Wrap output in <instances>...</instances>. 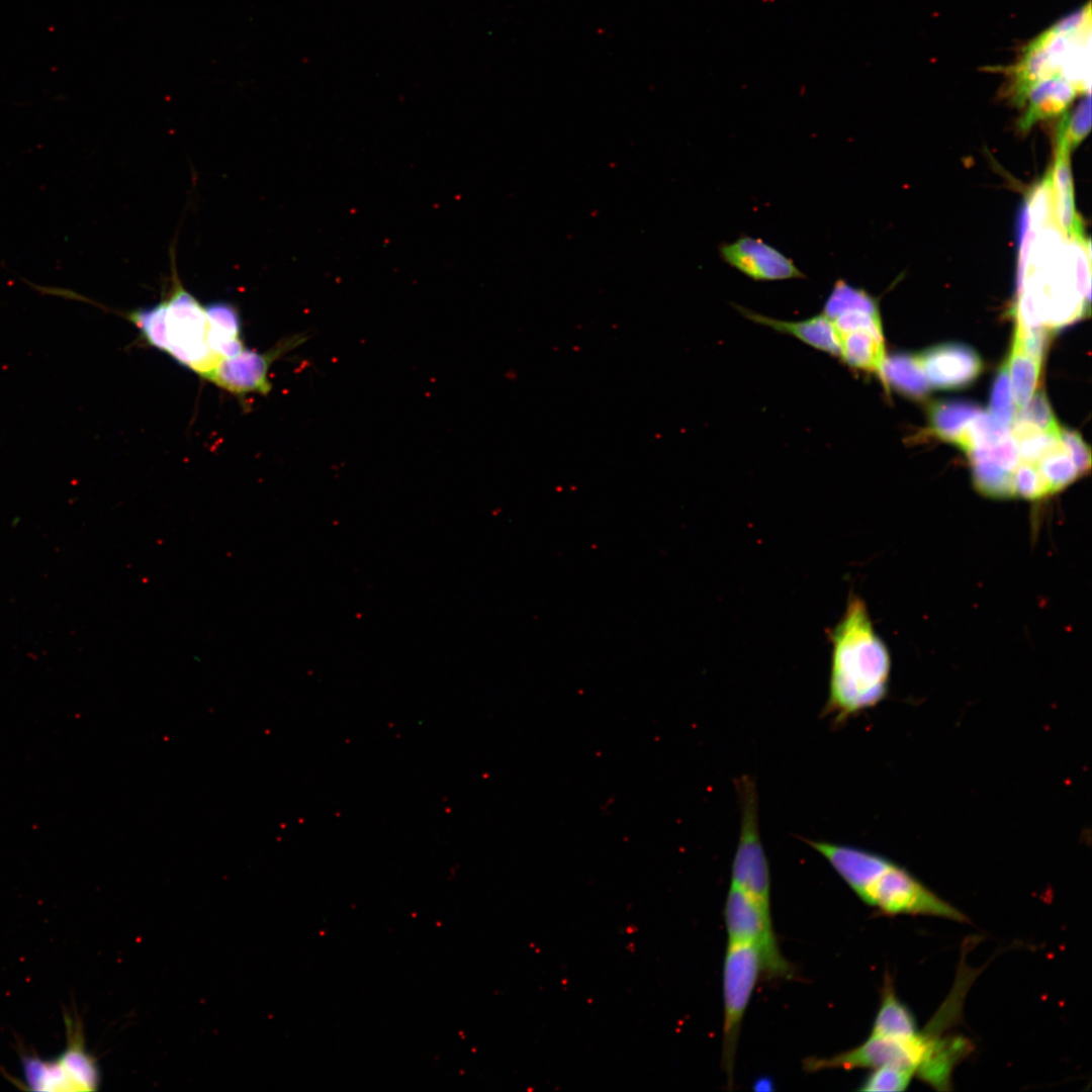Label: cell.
<instances>
[{
	"instance_id": "obj_15",
	"label": "cell",
	"mask_w": 1092,
	"mask_h": 1092,
	"mask_svg": "<svg viewBox=\"0 0 1092 1092\" xmlns=\"http://www.w3.org/2000/svg\"><path fill=\"white\" fill-rule=\"evenodd\" d=\"M67 1048L57 1059L62 1067L71 1091H94L100 1084V1071L96 1060L86 1051L79 1020L66 1017Z\"/></svg>"
},
{
	"instance_id": "obj_12",
	"label": "cell",
	"mask_w": 1092,
	"mask_h": 1092,
	"mask_svg": "<svg viewBox=\"0 0 1092 1092\" xmlns=\"http://www.w3.org/2000/svg\"><path fill=\"white\" fill-rule=\"evenodd\" d=\"M735 307L744 317L755 324L790 335L814 349L838 358L836 332L831 320L823 312L801 321H783L765 316L737 304Z\"/></svg>"
},
{
	"instance_id": "obj_25",
	"label": "cell",
	"mask_w": 1092,
	"mask_h": 1092,
	"mask_svg": "<svg viewBox=\"0 0 1092 1092\" xmlns=\"http://www.w3.org/2000/svg\"><path fill=\"white\" fill-rule=\"evenodd\" d=\"M1091 126V97L1087 93L1071 112H1065L1058 130V139L1071 149L1075 148L1089 132Z\"/></svg>"
},
{
	"instance_id": "obj_26",
	"label": "cell",
	"mask_w": 1092,
	"mask_h": 1092,
	"mask_svg": "<svg viewBox=\"0 0 1092 1092\" xmlns=\"http://www.w3.org/2000/svg\"><path fill=\"white\" fill-rule=\"evenodd\" d=\"M1017 410L1013 400L1007 361L1001 367L992 387L990 415L999 423L1010 428Z\"/></svg>"
},
{
	"instance_id": "obj_30",
	"label": "cell",
	"mask_w": 1092,
	"mask_h": 1092,
	"mask_svg": "<svg viewBox=\"0 0 1092 1092\" xmlns=\"http://www.w3.org/2000/svg\"><path fill=\"white\" fill-rule=\"evenodd\" d=\"M769 1085H770V1082H769L768 1079H759V1081L756 1083L757 1090H760V1091H761L762 1086L765 1087V1090L769 1089Z\"/></svg>"
},
{
	"instance_id": "obj_23",
	"label": "cell",
	"mask_w": 1092,
	"mask_h": 1092,
	"mask_svg": "<svg viewBox=\"0 0 1092 1092\" xmlns=\"http://www.w3.org/2000/svg\"><path fill=\"white\" fill-rule=\"evenodd\" d=\"M26 1085L34 1091H71L66 1075L56 1060L46 1061L33 1056L22 1060Z\"/></svg>"
},
{
	"instance_id": "obj_9",
	"label": "cell",
	"mask_w": 1092,
	"mask_h": 1092,
	"mask_svg": "<svg viewBox=\"0 0 1092 1092\" xmlns=\"http://www.w3.org/2000/svg\"><path fill=\"white\" fill-rule=\"evenodd\" d=\"M306 340L305 335L297 334L282 340L266 353L245 348L237 356L220 359L204 379L237 395L250 392L266 395L272 387L267 375L273 361Z\"/></svg>"
},
{
	"instance_id": "obj_6",
	"label": "cell",
	"mask_w": 1092,
	"mask_h": 1092,
	"mask_svg": "<svg viewBox=\"0 0 1092 1092\" xmlns=\"http://www.w3.org/2000/svg\"><path fill=\"white\" fill-rule=\"evenodd\" d=\"M165 301V353L204 378L221 359L208 343L209 322L205 306L177 283Z\"/></svg>"
},
{
	"instance_id": "obj_8",
	"label": "cell",
	"mask_w": 1092,
	"mask_h": 1092,
	"mask_svg": "<svg viewBox=\"0 0 1092 1092\" xmlns=\"http://www.w3.org/2000/svg\"><path fill=\"white\" fill-rule=\"evenodd\" d=\"M728 942L754 945L768 979L791 978L792 966L780 951L771 919L743 889L730 884L724 907Z\"/></svg>"
},
{
	"instance_id": "obj_28",
	"label": "cell",
	"mask_w": 1092,
	"mask_h": 1092,
	"mask_svg": "<svg viewBox=\"0 0 1092 1092\" xmlns=\"http://www.w3.org/2000/svg\"><path fill=\"white\" fill-rule=\"evenodd\" d=\"M1015 419L1027 422L1040 431L1060 434L1061 428L1042 391L1032 395L1028 403L1016 414Z\"/></svg>"
},
{
	"instance_id": "obj_24",
	"label": "cell",
	"mask_w": 1092,
	"mask_h": 1092,
	"mask_svg": "<svg viewBox=\"0 0 1092 1092\" xmlns=\"http://www.w3.org/2000/svg\"><path fill=\"white\" fill-rule=\"evenodd\" d=\"M166 301H161L128 314V320L138 328L145 341L163 352L166 348Z\"/></svg>"
},
{
	"instance_id": "obj_29",
	"label": "cell",
	"mask_w": 1092,
	"mask_h": 1092,
	"mask_svg": "<svg viewBox=\"0 0 1092 1092\" xmlns=\"http://www.w3.org/2000/svg\"><path fill=\"white\" fill-rule=\"evenodd\" d=\"M1061 439L1070 452L1072 459L1077 466V469L1081 476L1090 470L1091 467V455L1090 449L1083 441L1082 437L1072 431L1061 430Z\"/></svg>"
},
{
	"instance_id": "obj_13",
	"label": "cell",
	"mask_w": 1092,
	"mask_h": 1092,
	"mask_svg": "<svg viewBox=\"0 0 1092 1092\" xmlns=\"http://www.w3.org/2000/svg\"><path fill=\"white\" fill-rule=\"evenodd\" d=\"M835 329V328H834ZM840 361L848 367L879 374L885 361L882 327L835 329Z\"/></svg>"
},
{
	"instance_id": "obj_3",
	"label": "cell",
	"mask_w": 1092,
	"mask_h": 1092,
	"mask_svg": "<svg viewBox=\"0 0 1092 1092\" xmlns=\"http://www.w3.org/2000/svg\"><path fill=\"white\" fill-rule=\"evenodd\" d=\"M1007 73L1012 100L1019 106L1034 84L1055 77L1070 82L1080 94L1090 93V2L1030 40Z\"/></svg>"
},
{
	"instance_id": "obj_18",
	"label": "cell",
	"mask_w": 1092,
	"mask_h": 1092,
	"mask_svg": "<svg viewBox=\"0 0 1092 1092\" xmlns=\"http://www.w3.org/2000/svg\"><path fill=\"white\" fill-rule=\"evenodd\" d=\"M205 308L211 350L221 359L240 354L245 347L241 339V320L236 307L219 301L210 303Z\"/></svg>"
},
{
	"instance_id": "obj_2",
	"label": "cell",
	"mask_w": 1092,
	"mask_h": 1092,
	"mask_svg": "<svg viewBox=\"0 0 1092 1092\" xmlns=\"http://www.w3.org/2000/svg\"><path fill=\"white\" fill-rule=\"evenodd\" d=\"M831 662L828 698L822 715L835 727L878 705L887 695L889 650L877 634L862 599L850 594L845 611L828 631Z\"/></svg>"
},
{
	"instance_id": "obj_22",
	"label": "cell",
	"mask_w": 1092,
	"mask_h": 1092,
	"mask_svg": "<svg viewBox=\"0 0 1092 1092\" xmlns=\"http://www.w3.org/2000/svg\"><path fill=\"white\" fill-rule=\"evenodd\" d=\"M1037 469L1053 494L1081 477L1061 435L1060 441L1038 461Z\"/></svg>"
},
{
	"instance_id": "obj_1",
	"label": "cell",
	"mask_w": 1092,
	"mask_h": 1092,
	"mask_svg": "<svg viewBox=\"0 0 1092 1092\" xmlns=\"http://www.w3.org/2000/svg\"><path fill=\"white\" fill-rule=\"evenodd\" d=\"M1017 323L1058 328L1082 316L1090 303L1091 248L1085 236H1069L1056 215L1018 223Z\"/></svg>"
},
{
	"instance_id": "obj_7",
	"label": "cell",
	"mask_w": 1092,
	"mask_h": 1092,
	"mask_svg": "<svg viewBox=\"0 0 1092 1092\" xmlns=\"http://www.w3.org/2000/svg\"><path fill=\"white\" fill-rule=\"evenodd\" d=\"M761 972V957L754 945L728 942L723 964L722 1066L730 1088L741 1022Z\"/></svg>"
},
{
	"instance_id": "obj_16",
	"label": "cell",
	"mask_w": 1092,
	"mask_h": 1092,
	"mask_svg": "<svg viewBox=\"0 0 1092 1092\" xmlns=\"http://www.w3.org/2000/svg\"><path fill=\"white\" fill-rule=\"evenodd\" d=\"M1070 152L1071 148L1058 140L1055 162L1050 170L1055 215L1057 222L1067 235L1082 236L1084 229L1074 203Z\"/></svg>"
},
{
	"instance_id": "obj_5",
	"label": "cell",
	"mask_w": 1092,
	"mask_h": 1092,
	"mask_svg": "<svg viewBox=\"0 0 1092 1092\" xmlns=\"http://www.w3.org/2000/svg\"><path fill=\"white\" fill-rule=\"evenodd\" d=\"M740 804V831L731 868V883L743 889L764 915H770L768 861L758 829V801L755 782L743 776L735 781Z\"/></svg>"
},
{
	"instance_id": "obj_19",
	"label": "cell",
	"mask_w": 1092,
	"mask_h": 1092,
	"mask_svg": "<svg viewBox=\"0 0 1092 1092\" xmlns=\"http://www.w3.org/2000/svg\"><path fill=\"white\" fill-rule=\"evenodd\" d=\"M884 384L912 397H923L929 390L927 377L915 356L894 354L885 358L879 373Z\"/></svg>"
},
{
	"instance_id": "obj_17",
	"label": "cell",
	"mask_w": 1092,
	"mask_h": 1092,
	"mask_svg": "<svg viewBox=\"0 0 1092 1092\" xmlns=\"http://www.w3.org/2000/svg\"><path fill=\"white\" fill-rule=\"evenodd\" d=\"M920 1029L911 1009L896 995L893 980L885 976L881 1002L872 1026V1034L898 1040L914 1038Z\"/></svg>"
},
{
	"instance_id": "obj_4",
	"label": "cell",
	"mask_w": 1092,
	"mask_h": 1092,
	"mask_svg": "<svg viewBox=\"0 0 1092 1092\" xmlns=\"http://www.w3.org/2000/svg\"><path fill=\"white\" fill-rule=\"evenodd\" d=\"M851 890L867 905L887 916L925 915L969 922L960 911L905 868L876 852L863 850Z\"/></svg>"
},
{
	"instance_id": "obj_10",
	"label": "cell",
	"mask_w": 1092,
	"mask_h": 1092,
	"mask_svg": "<svg viewBox=\"0 0 1092 1092\" xmlns=\"http://www.w3.org/2000/svg\"><path fill=\"white\" fill-rule=\"evenodd\" d=\"M719 255L727 265L755 281L806 278L791 258L762 240L746 235L720 244Z\"/></svg>"
},
{
	"instance_id": "obj_20",
	"label": "cell",
	"mask_w": 1092,
	"mask_h": 1092,
	"mask_svg": "<svg viewBox=\"0 0 1092 1092\" xmlns=\"http://www.w3.org/2000/svg\"><path fill=\"white\" fill-rule=\"evenodd\" d=\"M1041 361L1012 344L1011 355L1007 360V364L1017 413L1028 403L1034 394L1040 374Z\"/></svg>"
},
{
	"instance_id": "obj_11",
	"label": "cell",
	"mask_w": 1092,
	"mask_h": 1092,
	"mask_svg": "<svg viewBox=\"0 0 1092 1092\" xmlns=\"http://www.w3.org/2000/svg\"><path fill=\"white\" fill-rule=\"evenodd\" d=\"M916 357L929 384L940 389L961 388L970 384L982 368L979 355L961 344L938 345Z\"/></svg>"
},
{
	"instance_id": "obj_27",
	"label": "cell",
	"mask_w": 1092,
	"mask_h": 1092,
	"mask_svg": "<svg viewBox=\"0 0 1092 1092\" xmlns=\"http://www.w3.org/2000/svg\"><path fill=\"white\" fill-rule=\"evenodd\" d=\"M913 1078H915L914 1074L909 1070L895 1066H882L872 1069L858 1090L864 1092L905 1091Z\"/></svg>"
},
{
	"instance_id": "obj_21",
	"label": "cell",
	"mask_w": 1092,
	"mask_h": 1092,
	"mask_svg": "<svg viewBox=\"0 0 1092 1092\" xmlns=\"http://www.w3.org/2000/svg\"><path fill=\"white\" fill-rule=\"evenodd\" d=\"M981 412L979 406L963 400L939 401L930 410V424L938 437L956 443Z\"/></svg>"
},
{
	"instance_id": "obj_14",
	"label": "cell",
	"mask_w": 1092,
	"mask_h": 1092,
	"mask_svg": "<svg viewBox=\"0 0 1092 1092\" xmlns=\"http://www.w3.org/2000/svg\"><path fill=\"white\" fill-rule=\"evenodd\" d=\"M1078 90L1067 80L1055 77L1034 84L1027 92L1023 106L1025 112L1019 119V128L1026 130L1035 122L1065 113Z\"/></svg>"
}]
</instances>
